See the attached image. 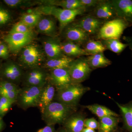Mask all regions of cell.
Segmentation results:
<instances>
[{
    "mask_svg": "<svg viewBox=\"0 0 132 132\" xmlns=\"http://www.w3.org/2000/svg\"><path fill=\"white\" fill-rule=\"evenodd\" d=\"M55 132H68L63 127L59 128L58 130H56Z\"/></svg>",
    "mask_w": 132,
    "mask_h": 132,
    "instance_id": "obj_42",
    "label": "cell"
},
{
    "mask_svg": "<svg viewBox=\"0 0 132 132\" xmlns=\"http://www.w3.org/2000/svg\"><path fill=\"white\" fill-rule=\"evenodd\" d=\"M47 58L42 47L31 43L19 52L18 64L27 70L42 66Z\"/></svg>",
    "mask_w": 132,
    "mask_h": 132,
    "instance_id": "obj_2",
    "label": "cell"
},
{
    "mask_svg": "<svg viewBox=\"0 0 132 132\" xmlns=\"http://www.w3.org/2000/svg\"><path fill=\"white\" fill-rule=\"evenodd\" d=\"M64 29V37L67 41L75 43L80 45L85 44L89 40L90 35L84 30L73 24L68 26Z\"/></svg>",
    "mask_w": 132,
    "mask_h": 132,
    "instance_id": "obj_14",
    "label": "cell"
},
{
    "mask_svg": "<svg viewBox=\"0 0 132 132\" xmlns=\"http://www.w3.org/2000/svg\"><path fill=\"white\" fill-rule=\"evenodd\" d=\"M84 125L85 128H91L94 130L98 129L99 123L94 118L85 119Z\"/></svg>",
    "mask_w": 132,
    "mask_h": 132,
    "instance_id": "obj_35",
    "label": "cell"
},
{
    "mask_svg": "<svg viewBox=\"0 0 132 132\" xmlns=\"http://www.w3.org/2000/svg\"><path fill=\"white\" fill-rule=\"evenodd\" d=\"M92 113L98 117L99 119L106 116H113L118 117L119 115L106 107L98 104L88 105L85 106Z\"/></svg>",
    "mask_w": 132,
    "mask_h": 132,
    "instance_id": "obj_25",
    "label": "cell"
},
{
    "mask_svg": "<svg viewBox=\"0 0 132 132\" xmlns=\"http://www.w3.org/2000/svg\"><path fill=\"white\" fill-rule=\"evenodd\" d=\"M34 37V36L26 34L13 33L5 36L4 40L7 45L10 52L17 53L32 43Z\"/></svg>",
    "mask_w": 132,
    "mask_h": 132,
    "instance_id": "obj_10",
    "label": "cell"
},
{
    "mask_svg": "<svg viewBox=\"0 0 132 132\" xmlns=\"http://www.w3.org/2000/svg\"><path fill=\"white\" fill-rule=\"evenodd\" d=\"M11 20L10 13L4 8L0 6V26L6 25Z\"/></svg>",
    "mask_w": 132,
    "mask_h": 132,
    "instance_id": "obj_34",
    "label": "cell"
},
{
    "mask_svg": "<svg viewBox=\"0 0 132 132\" xmlns=\"http://www.w3.org/2000/svg\"><path fill=\"white\" fill-rule=\"evenodd\" d=\"M90 90L89 87L81 83H72L67 87L56 91L54 100L68 105L77 106L82 95Z\"/></svg>",
    "mask_w": 132,
    "mask_h": 132,
    "instance_id": "obj_4",
    "label": "cell"
},
{
    "mask_svg": "<svg viewBox=\"0 0 132 132\" xmlns=\"http://www.w3.org/2000/svg\"><path fill=\"white\" fill-rule=\"evenodd\" d=\"M48 72L42 67L24 72L21 84L22 87H43L48 81Z\"/></svg>",
    "mask_w": 132,
    "mask_h": 132,
    "instance_id": "obj_7",
    "label": "cell"
},
{
    "mask_svg": "<svg viewBox=\"0 0 132 132\" xmlns=\"http://www.w3.org/2000/svg\"><path fill=\"white\" fill-rule=\"evenodd\" d=\"M85 120L82 114L75 113L64 121L63 127L68 132H82L85 128Z\"/></svg>",
    "mask_w": 132,
    "mask_h": 132,
    "instance_id": "obj_19",
    "label": "cell"
},
{
    "mask_svg": "<svg viewBox=\"0 0 132 132\" xmlns=\"http://www.w3.org/2000/svg\"><path fill=\"white\" fill-rule=\"evenodd\" d=\"M56 90L53 85L48 81L43 87L39 101L37 107L42 113L46 107L54 101L56 94Z\"/></svg>",
    "mask_w": 132,
    "mask_h": 132,
    "instance_id": "obj_17",
    "label": "cell"
},
{
    "mask_svg": "<svg viewBox=\"0 0 132 132\" xmlns=\"http://www.w3.org/2000/svg\"><path fill=\"white\" fill-rule=\"evenodd\" d=\"M120 109L126 126L130 132H132V103L127 105H122L116 102Z\"/></svg>",
    "mask_w": 132,
    "mask_h": 132,
    "instance_id": "obj_29",
    "label": "cell"
},
{
    "mask_svg": "<svg viewBox=\"0 0 132 132\" xmlns=\"http://www.w3.org/2000/svg\"><path fill=\"white\" fill-rule=\"evenodd\" d=\"M68 68L72 82L75 84L81 83L86 80L92 71L86 58L84 57L74 60Z\"/></svg>",
    "mask_w": 132,
    "mask_h": 132,
    "instance_id": "obj_8",
    "label": "cell"
},
{
    "mask_svg": "<svg viewBox=\"0 0 132 132\" xmlns=\"http://www.w3.org/2000/svg\"><path fill=\"white\" fill-rule=\"evenodd\" d=\"M85 8L75 10L64 9L54 6H42L33 11L38 12L42 15H52L58 20L60 24L61 32L71 23L78 15L83 14L86 12Z\"/></svg>",
    "mask_w": 132,
    "mask_h": 132,
    "instance_id": "obj_3",
    "label": "cell"
},
{
    "mask_svg": "<svg viewBox=\"0 0 132 132\" xmlns=\"http://www.w3.org/2000/svg\"><path fill=\"white\" fill-rule=\"evenodd\" d=\"M39 33L46 35L48 37L57 36V28L54 20L48 16L42 15L36 27Z\"/></svg>",
    "mask_w": 132,
    "mask_h": 132,
    "instance_id": "obj_18",
    "label": "cell"
},
{
    "mask_svg": "<svg viewBox=\"0 0 132 132\" xmlns=\"http://www.w3.org/2000/svg\"><path fill=\"white\" fill-rule=\"evenodd\" d=\"M14 102L0 95V116L3 118L12 108Z\"/></svg>",
    "mask_w": 132,
    "mask_h": 132,
    "instance_id": "obj_32",
    "label": "cell"
},
{
    "mask_svg": "<svg viewBox=\"0 0 132 132\" xmlns=\"http://www.w3.org/2000/svg\"><path fill=\"white\" fill-rule=\"evenodd\" d=\"M13 33L26 34L34 36L32 28L29 27L20 21L14 25L9 34Z\"/></svg>",
    "mask_w": 132,
    "mask_h": 132,
    "instance_id": "obj_31",
    "label": "cell"
},
{
    "mask_svg": "<svg viewBox=\"0 0 132 132\" xmlns=\"http://www.w3.org/2000/svg\"><path fill=\"white\" fill-rule=\"evenodd\" d=\"M127 41L128 42V46H130V49L131 50L132 52V38H130L127 39Z\"/></svg>",
    "mask_w": 132,
    "mask_h": 132,
    "instance_id": "obj_40",
    "label": "cell"
},
{
    "mask_svg": "<svg viewBox=\"0 0 132 132\" xmlns=\"http://www.w3.org/2000/svg\"><path fill=\"white\" fill-rule=\"evenodd\" d=\"M2 118L0 116V132L2 131L5 126V123L3 120Z\"/></svg>",
    "mask_w": 132,
    "mask_h": 132,
    "instance_id": "obj_39",
    "label": "cell"
},
{
    "mask_svg": "<svg viewBox=\"0 0 132 132\" xmlns=\"http://www.w3.org/2000/svg\"><path fill=\"white\" fill-rule=\"evenodd\" d=\"M77 106L68 105L58 101H53L41 114L42 119L47 125H62L72 114L75 113Z\"/></svg>",
    "mask_w": 132,
    "mask_h": 132,
    "instance_id": "obj_1",
    "label": "cell"
},
{
    "mask_svg": "<svg viewBox=\"0 0 132 132\" xmlns=\"http://www.w3.org/2000/svg\"><path fill=\"white\" fill-rule=\"evenodd\" d=\"M5 3L8 6L11 8L30 7L33 6L40 4L39 1H32L29 0H4Z\"/></svg>",
    "mask_w": 132,
    "mask_h": 132,
    "instance_id": "obj_30",
    "label": "cell"
},
{
    "mask_svg": "<svg viewBox=\"0 0 132 132\" xmlns=\"http://www.w3.org/2000/svg\"><path fill=\"white\" fill-rule=\"evenodd\" d=\"M86 59L92 69L106 67L111 64V61L104 55L103 53L90 55Z\"/></svg>",
    "mask_w": 132,
    "mask_h": 132,
    "instance_id": "obj_23",
    "label": "cell"
},
{
    "mask_svg": "<svg viewBox=\"0 0 132 132\" xmlns=\"http://www.w3.org/2000/svg\"><path fill=\"white\" fill-rule=\"evenodd\" d=\"M101 41L106 49L116 54L120 53L128 46L127 44L123 43L118 39H107Z\"/></svg>",
    "mask_w": 132,
    "mask_h": 132,
    "instance_id": "obj_26",
    "label": "cell"
},
{
    "mask_svg": "<svg viewBox=\"0 0 132 132\" xmlns=\"http://www.w3.org/2000/svg\"><path fill=\"white\" fill-rule=\"evenodd\" d=\"M43 87H21L16 102L18 106L24 110L31 107H38Z\"/></svg>",
    "mask_w": 132,
    "mask_h": 132,
    "instance_id": "obj_6",
    "label": "cell"
},
{
    "mask_svg": "<svg viewBox=\"0 0 132 132\" xmlns=\"http://www.w3.org/2000/svg\"><path fill=\"white\" fill-rule=\"evenodd\" d=\"M2 43V42L1 41V40H0V45H1Z\"/></svg>",
    "mask_w": 132,
    "mask_h": 132,
    "instance_id": "obj_43",
    "label": "cell"
},
{
    "mask_svg": "<svg viewBox=\"0 0 132 132\" xmlns=\"http://www.w3.org/2000/svg\"><path fill=\"white\" fill-rule=\"evenodd\" d=\"M24 73V69L18 63L9 61L1 66L0 78L1 80L19 86L21 83Z\"/></svg>",
    "mask_w": 132,
    "mask_h": 132,
    "instance_id": "obj_9",
    "label": "cell"
},
{
    "mask_svg": "<svg viewBox=\"0 0 132 132\" xmlns=\"http://www.w3.org/2000/svg\"><path fill=\"white\" fill-rule=\"evenodd\" d=\"M95 7L93 15L100 20L106 21L117 17L111 1H101Z\"/></svg>",
    "mask_w": 132,
    "mask_h": 132,
    "instance_id": "obj_15",
    "label": "cell"
},
{
    "mask_svg": "<svg viewBox=\"0 0 132 132\" xmlns=\"http://www.w3.org/2000/svg\"><path fill=\"white\" fill-rule=\"evenodd\" d=\"M128 25V22L119 17L105 21L97 35V39L101 40L111 39H119Z\"/></svg>",
    "mask_w": 132,
    "mask_h": 132,
    "instance_id": "obj_5",
    "label": "cell"
},
{
    "mask_svg": "<svg viewBox=\"0 0 132 132\" xmlns=\"http://www.w3.org/2000/svg\"><path fill=\"white\" fill-rule=\"evenodd\" d=\"M85 45L84 49L89 55L103 53L106 49L101 40H88Z\"/></svg>",
    "mask_w": 132,
    "mask_h": 132,
    "instance_id": "obj_28",
    "label": "cell"
},
{
    "mask_svg": "<svg viewBox=\"0 0 132 132\" xmlns=\"http://www.w3.org/2000/svg\"><path fill=\"white\" fill-rule=\"evenodd\" d=\"M105 22L93 15H88L81 17L73 24L84 30L89 35H97Z\"/></svg>",
    "mask_w": 132,
    "mask_h": 132,
    "instance_id": "obj_12",
    "label": "cell"
},
{
    "mask_svg": "<svg viewBox=\"0 0 132 132\" xmlns=\"http://www.w3.org/2000/svg\"><path fill=\"white\" fill-rule=\"evenodd\" d=\"M101 1L98 0H80V2L84 7H95Z\"/></svg>",
    "mask_w": 132,
    "mask_h": 132,
    "instance_id": "obj_37",
    "label": "cell"
},
{
    "mask_svg": "<svg viewBox=\"0 0 132 132\" xmlns=\"http://www.w3.org/2000/svg\"><path fill=\"white\" fill-rule=\"evenodd\" d=\"M21 87L18 85L6 81L0 80V90L5 92H19Z\"/></svg>",
    "mask_w": 132,
    "mask_h": 132,
    "instance_id": "obj_33",
    "label": "cell"
},
{
    "mask_svg": "<svg viewBox=\"0 0 132 132\" xmlns=\"http://www.w3.org/2000/svg\"><path fill=\"white\" fill-rule=\"evenodd\" d=\"M9 50L6 43H3L0 45V58L6 59L9 55Z\"/></svg>",
    "mask_w": 132,
    "mask_h": 132,
    "instance_id": "obj_36",
    "label": "cell"
},
{
    "mask_svg": "<svg viewBox=\"0 0 132 132\" xmlns=\"http://www.w3.org/2000/svg\"><path fill=\"white\" fill-rule=\"evenodd\" d=\"M118 122L119 119L113 116H106L100 119L98 132H113Z\"/></svg>",
    "mask_w": 132,
    "mask_h": 132,
    "instance_id": "obj_24",
    "label": "cell"
},
{
    "mask_svg": "<svg viewBox=\"0 0 132 132\" xmlns=\"http://www.w3.org/2000/svg\"><path fill=\"white\" fill-rule=\"evenodd\" d=\"M61 43L57 36H47L44 39L42 47L47 59H56L65 55L62 50Z\"/></svg>",
    "mask_w": 132,
    "mask_h": 132,
    "instance_id": "obj_13",
    "label": "cell"
},
{
    "mask_svg": "<svg viewBox=\"0 0 132 132\" xmlns=\"http://www.w3.org/2000/svg\"><path fill=\"white\" fill-rule=\"evenodd\" d=\"M82 132H95V130L91 128H85Z\"/></svg>",
    "mask_w": 132,
    "mask_h": 132,
    "instance_id": "obj_41",
    "label": "cell"
},
{
    "mask_svg": "<svg viewBox=\"0 0 132 132\" xmlns=\"http://www.w3.org/2000/svg\"><path fill=\"white\" fill-rule=\"evenodd\" d=\"M61 48L64 54L69 57H80L89 55L79 45L66 41L61 43Z\"/></svg>",
    "mask_w": 132,
    "mask_h": 132,
    "instance_id": "obj_21",
    "label": "cell"
},
{
    "mask_svg": "<svg viewBox=\"0 0 132 132\" xmlns=\"http://www.w3.org/2000/svg\"><path fill=\"white\" fill-rule=\"evenodd\" d=\"M42 16V15L38 12L32 11L31 13L23 14L20 21L29 27L32 28L36 27Z\"/></svg>",
    "mask_w": 132,
    "mask_h": 132,
    "instance_id": "obj_27",
    "label": "cell"
},
{
    "mask_svg": "<svg viewBox=\"0 0 132 132\" xmlns=\"http://www.w3.org/2000/svg\"><path fill=\"white\" fill-rule=\"evenodd\" d=\"M43 6H54L68 10H75L84 7L80 0H62V1H40Z\"/></svg>",
    "mask_w": 132,
    "mask_h": 132,
    "instance_id": "obj_22",
    "label": "cell"
},
{
    "mask_svg": "<svg viewBox=\"0 0 132 132\" xmlns=\"http://www.w3.org/2000/svg\"><path fill=\"white\" fill-rule=\"evenodd\" d=\"M1 65H0V68H1Z\"/></svg>",
    "mask_w": 132,
    "mask_h": 132,
    "instance_id": "obj_44",
    "label": "cell"
},
{
    "mask_svg": "<svg viewBox=\"0 0 132 132\" xmlns=\"http://www.w3.org/2000/svg\"><path fill=\"white\" fill-rule=\"evenodd\" d=\"M54 125H47L45 127L41 128L36 132H55Z\"/></svg>",
    "mask_w": 132,
    "mask_h": 132,
    "instance_id": "obj_38",
    "label": "cell"
},
{
    "mask_svg": "<svg viewBox=\"0 0 132 132\" xmlns=\"http://www.w3.org/2000/svg\"><path fill=\"white\" fill-rule=\"evenodd\" d=\"M117 17L132 24V0H112Z\"/></svg>",
    "mask_w": 132,
    "mask_h": 132,
    "instance_id": "obj_16",
    "label": "cell"
},
{
    "mask_svg": "<svg viewBox=\"0 0 132 132\" xmlns=\"http://www.w3.org/2000/svg\"><path fill=\"white\" fill-rule=\"evenodd\" d=\"M48 72V81L54 86L56 91L73 83L68 68L53 69Z\"/></svg>",
    "mask_w": 132,
    "mask_h": 132,
    "instance_id": "obj_11",
    "label": "cell"
},
{
    "mask_svg": "<svg viewBox=\"0 0 132 132\" xmlns=\"http://www.w3.org/2000/svg\"><path fill=\"white\" fill-rule=\"evenodd\" d=\"M74 59L64 55L63 57L53 59H46L42 67L47 71L53 69L68 68Z\"/></svg>",
    "mask_w": 132,
    "mask_h": 132,
    "instance_id": "obj_20",
    "label": "cell"
},
{
    "mask_svg": "<svg viewBox=\"0 0 132 132\" xmlns=\"http://www.w3.org/2000/svg\"></svg>",
    "mask_w": 132,
    "mask_h": 132,
    "instance_id": "obj_45",
    "label": "cell"
}]
</instances>
